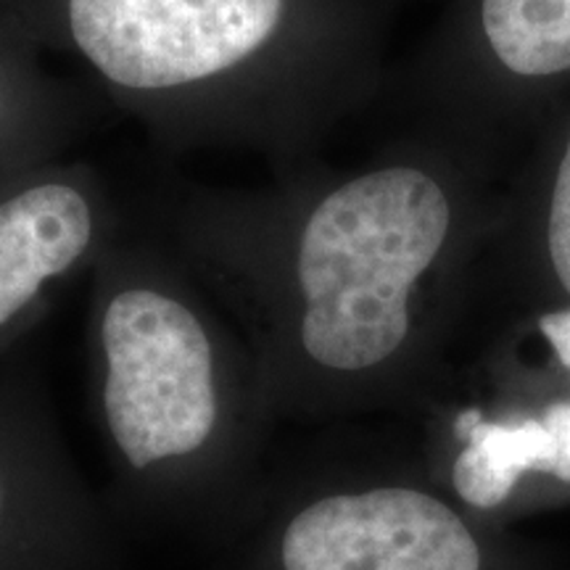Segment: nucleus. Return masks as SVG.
I'll list each match as a JSON object with an SVG mask.
<instances>
[{
	"label": "nucleus",
	"mask_w": 570,
	"mask_h": 570,
	"mask_svg": "<svg viewBox=\"0 0 570 570\" xmlns=\"http://www.w3.org/2000/svg\"><path fill=\"white\" fill-rule=\"evenodd\" d=\"M142 223L244 333L273 417L294 420L402 360L458 204L423 159L352 175L294 164L248 190L164 180Z\"/></svg>",
	"instance_id": "f257e3e1"
},
{
	"label": "nucleus",
	"mask_w": 570,
	"mask_h": 570,
	"mask_svg": "<svg viewBox=\"0 0 570 570\" xmlns=\"http://www.w3.org/2000/svg\"><path fill=\"white\" fill-rule=\"evenodd\" d=\"M0 17L75 59L164 151L294 167L360 85L352 0H0Z\"/></svg>",
	"instance_id": "f03ea898"
},
{
	"label": "nucleus",
	"mask_w": 570,
	"mask_h": 570,
	"mask_svg": "<svg viewBox=\"0 0 570 570\" xmlns=\"http://www.w3.org/2000/svg\"><path fill=\"white\" fill-rule=\"evenodd\" d=\"M88 277L90 410L114 489L151 515L246 508L275 417L244 333L146 223L127 219Z\"/></svg>",
	"instance_id": "7ed1b4c3"
},
{
	"label": "nucleus",
	"mask_w": 570,
	"mask_h": 570,
	"mask_svg": "<svg viewBox=\"0 0 570 570\" xmlns=\"http://www.w3.org/2000/svg\"><path fill=\"white\" fill-rule=\"evenodd\" d=\"M235 570H483L479 539L417 487H294L262 499Z\"/></svg>",
	"instance_id": "20e7f679"
},
{
	"label": "nucleus",
	"mask_w": 570,
	"mask_h": 570,
	"mask_svg": "<svg viewBox=\"0 0 570 570\" xmlns=\"http://www.w3.org/2000/svg\"><path fill=\"white\" fill-rule=\"evenodd\" d=\"M88 161H48L0 183V338L30 323L61 285L90 275L127 225Z\"/></svg>",
	"instance_id": "39448f33"
},
{
	"label": "nucleus",
	"mask_w": 570,
	"mask_h": 570,
	"mask_svg": "<svg viewBox=\"0 0 570 570\" xmlns=\"http://www.w3.org/2000/svg\"><path fill=\"white\" fill-rule=\"evenodd\" d=\"M38 42L0 17V164L9 173L59 161L98 117L90 85L63 82L38 61Z\"/></svg>",
	"instance_id": "423d86ee"
},
{
	"label": "nucleus",
	"mask_w": 570,
	"mask_h": 570,
	"mask_svg": "<svg viewBox=\"0 0 570 570\" xmlns=\"http://www.w3.org/2000/svg\"><path fill=\"white\" fill-rule=\"evenodd\" d=\"M458 433L468 439V446L454 462V489L473 508H499L520 475L529 470L552 473L558 462V446L541 420L504 425L470 410L460 415Z\"/></svg>",
	"instance_id": "0eeeda50"
},
{
	"label": "nucleus",
	"mask_w": 570,
	"mask_h": 570,
	"mask_svg": "<svg viewBox=\"0 0 570 570\" xmlns=\"http://www.w3.org/2000/svg\"><path fill=\"white\" fill-rule=\"evenodd\" d=\"M483 46L515 77L570 71V0H479Z\"/></svg>",
	"instance_id": "6e6552de"
},
{
	"label": "nucleus",
	"mask_w": 570,
	"mask_h": 570,
	"mask_svg": "<svg viewBox=\"0 0 570 570\" xmlns=\"http://www.w3.org/2000/svg\"><path fill=\"white\" fill-rule=\"evenodd\" d=\"M547 244H550L554 273H558L562 288L570 294V132L566 140V151L560 156L558 175H554Z\"/></svg>",
	"instance_id": "1a4fd4ad"
},
{
	"label": "nucleus",
	"mask_w": 570,
	"mask_h": 570,
	"mask_svg": "<svg viewBox=\"0 0 570 570\" xmlns=\"http://www.w3.org/2000/svg\"><path fill=\"white\" fill-rule=\"evenodd\" d=\"M541 423L552 433L558 446V462H554V479L570 483V402H554L547 407Z\"/></svg>",
	"instance_id": "9d476101"
},
{
	"label": "nucleus",
	"mask_w": 570,
	"mask_h": 570,
	"mask_svg": "<svg viewBox=\"0 0 570 570\" xmlns=\"http://www.w3.org/2000/svg\"><path fill=\"white\" fill-rule=\"evenodd\" d=\"M539 327L547 336V341L552 344L558 360L570 370V309L544 315L539 320Z\"/></svg>",
	"instance_id": "9b49d317"
},
{
	"label": "nucleus",
	"mask_w": 570,
	"mask_h": 570,
	"mask_svg": "<svg viewBox=\"0 0 570 570\" xmlns=\"http://www.w3.org/2000/svg\"><path fill=\"white\" fill-rule=\"evenodd\" d=\"M17 483H13V475L0 465V533L13 525V512H17Z\"/></svg>",
	"instance_id": "f8f14e48"
}]
</instances>
